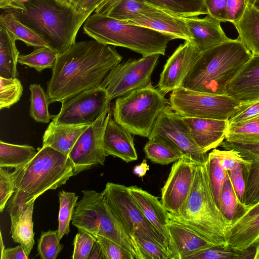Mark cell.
I'll return each instance as SVG.
<instances>
[{"label":"cell","instance_id":"cell-1","mask_svg":"<svg viewBox=\"0 0 259 259\" xmlns=\"http://www.w3.org/2000/svg\"><path fill=\"white\" fill-rule=\"evenodd\" d=\"M122 60L112 46L94 39L75 42L58 55L52 69L47 89L50 104L100 86Z\"/></svg>","mask_w":259,"mask_h":259},{"label":"cell","instance_id":"cell-2","mask_svg":"<svg viewBox=\"0 0 259 259\" xmlns=\"http://www.w3.org/2000/svg\"><path fill=\"white\" fill-rule=\"evenodd\" d=\"M17 168L15 191L7 204L11 226L28 204L47 191L65 184L74 176L68 156L50 146L38 149L29 162Z\"/></svg>","mask_w":259,"mask_h":259},{"label":"cell","instance_id":"cell-3","mask_svg":"<svg viewBox=\"0 0 259 259\" xmlns=\"http://www.w3.org/2000/svg\"><path fill=\"white\" fill-rule=\"evenodd\" d=\"M171 220L192 230L213 246L227 248L232 221L218 207L211 190L207 160L195 169L189 195Z\"/></svg>","mask_w":259,"mask_h":259},{"label":"cell","instance_id":"cell-4","mask_svg":"<svg viewBox=\"0 0 259 259\" xmlns=\"http://www.w3.org/2000/svg\"><path fill=\"white\" fill-rule=\"evenodd\" d=\"M252 56L237 37L200 53L181 87L196 92L226 95L228 85Z\"/></svg>","mask_w":259,"mask_h":259},{"label":"cell","instance_id":"cell-5","mask_svg":"<svg viewBox=\"0 0 259 259\" xmlns=\"http://www.w3.org/2000/svg\"><path fill=\"white\" fill-rule=\"evenodd\" d=\"M25 10H7L35 31L58 54L75 43L88 18L65 0H28Z\"/></svg>","mask_w":259,"mask_h":259},{"label":"cell","instance_id":"cell-6","mask_svg":"<svg viewBox=\"0 0 259 259\" xmlns=\"http://www.w3.org/2000/svg\"><path fill=\"white\" fill-rule=\"evenodd\" d=\"M83 29L86 34L99 42L126 48L144 57L164 55L168 43L176 39L169 34L96 13L87 19Z\"/></svg>","mask_w":259,"mask_h":259},{"label":"cell","instance_id":"cell-7","mask_svg":"<svg viewBox=\"0 0 259 259\" xmlns=\"http://www.w3.org/2000/svg\"><path fill=\"white\" fill-rule=\"evenodd\" d=\"M75 208L72 225L94 236L109 239L128 251L134 259H144L137 242L133 239L106 203L102 193L83 190Z\"/></svg>","mask_w":259,"mask_h":259},{"label":"cell","instance_id":"cell-8","mask_svg":"<svg viewBox=\"0 0 259 259\" xmlns=\"http://www.w3.org/2000/svg\"><path fill=\"white\" fill-rule=\"evenodd\" d=\"M169 105L164 94L151 85L117 98L113 118L131 134L148 138L160 113Z\"/></svg>","mask_w":259,"mask_h":259},{"label":"cell","instance_id":"cell-9","mask_svg":"<svg viewBox=\"0 0 259 259\" xmlns=\"http://www.w3.org/2000/svg\"><path fill=\"white\" fill-rule=\"evenodd\" d=\"M101 193L108 207L133 239L136 241V238H140L153 242L171 256L169 242L144 217L127 187L108 182Z\"/></svg>","mask_w":259,"mask_h":259},{"label":"cell","instance_id":"cell-10","mask_svg":"<svg viewBox=\"0 0 259 259\" xmlns=\"http://www.w3.org/2000/svg\"><path fill=\"white\" fill-rule=\"evenodd\" d=\"M169 104L183 117L228 120L240 103L227 95H213L182 87L172 91Z\"/></svg>","mask_w":259,"mask_h":259},{"label":"cell","instance_id":"cell-11","mask_svg":"<svg viewBox=\"0 0 259 259\" xmlns=\"http://www.w3.org/2000/svg\"><path fill=\"white\" fill-rule=\"evenodd\" d=\"M159 56L153 54L119 63L107 75L100 86L106 90L111 101L135 90L151 85L152 74Z\"/></svg>","mask_w":259,"mask_h":259},{"label":"cell","instance_id":"cell-12","mask_svg":"<svg viewBox=\"0 0 259 259\" xmlns=\"http://www.w3.org/2000/svg\"><path fill=\"white\" fill-rule=\"evenodd\" d=\"M111 114L110 108L101 114L80 135L71 149L68 157L73 165L74 176L104 164L107 155L104 136Z\"/></svg>","mask_w":259,"mask_h":259},{"label":"cell","instance_id":"cell-13","mask_svg":"<svg viewBox=\"0 0 259 259\" xmlns=\"http://www.w3.org/2000/svg\"><path fill=\"white\" fill-rule=\"evenodd\" d=\"M110 102L107 92L100 85L62 102L59 113L52 119L57 124H91L110 108Z\"/></svg>","mask_w":259,"mask_h":259},{"label":"cell","instance_id":"cell-14","mask_svg":"<svg viewBox=\"0 0 259 259\" xmlns=\"http://www.w3.org/2000/svg\"><path fill=\"white\" fill-rule=\"evenodd\" d=\"M154 136L169 142L184 156L197 163H204L207 160V153L202 151L195 143L183 116L174 111L170 105L160 113L149 137Z\"/></svg>","mask_w":259,"mask_h":259},{"label":"cell","instance_id":"cell-15","mask_svg":"<svg viewBox=\"0 0 259 259\" xmlns=\"http://www.w3.org/2000/svg\"><path fill=\"white\" fill-rule=\"evenodd\" d=\"M198 163L183 156L175 162L168 178L161 189V202L171 214H176L186 201L194 180Z\"/></svg>","mask_w":259,"mask_h":259},{"label":"cell","instance_id":"cell-16","mask_svg":"<svg viewBox=\"0 0 259 259\" xmlns=\"http://www.w3.org/2000/svg\"><path fill=\"white\" fill-rule=\"evenodd\" d=\"M200 53L189 40L180 45L164 66L158 83L159 90L166 94L181 87Z\"/></svg>","mask_w":259,"mask_h":259},{"label":"cell","instance_id":"cell-17","mask_svg":"<svg viewBox=\"0 0 259 259\" xmlns=\"http://www.w3.org/2000/svg\"><path fill=\"white\" fill-rule=\"evenodd\" d=\"M259 240V201L238 209L232 221L227 248L244 250Z\"/></svg>","mask_w":259,"mask_h":259},{"label":"cell","instance_id":"cell-18","mask_svg":"<svg viewBox=\"0 0 259 259\" xmlns=\"http://www.w3.org/2000/svg\"><path fill=\"white\" fill-rule=\"evenodd\" d=\"M220 146L225 150L234 149L250 163L243 165L245 183V192L243 206L244 209L259 201V144L243 145L224 141Z\"/></svg>","mask_w":259,"mask_h":259},{"label":"cell","instance_id":"cell-19","mask_svg":"<svg viewBox=\"0 0 259 259\" xmlns=\"http://www.w3.org/2000/svg\"><path fill=\"white\" fill-rule=\"evenodd\" d=\"M192 138L204 152L220 146L225 139L228 120L183 117Z\"/></svg>","mask_w":259,"mask_h":259},{"label":"cell","instance_id":"cell-20","mask_svg":"<svg viewBox=\"0 0 259 259\" xmlns=\"http://www.w3.org/2000/svg\"><path fill=\"white\" fill-rule=\"evenodd\" d=\"M240 104L259 101V56L253 55L228 86L226 94Z\"/></svg>","mask_w":259,"mask_h":259},{"label":"cell","instance_id":"cell-21","mask_svg":"<svg viewBox=\"0 0 259 259\" xmlns=\"http://www.w3.org/2000/svg\"><path fill=\"white\" fill-rule=\"evenodd\" d=\"M192 35V44L201 53L229 40L221 26V22L209 15L183 17Z\"/></svg>","mask_w":259,"mask_h":259},{"label":"cell","instance_id":"cell-22","mask_svg":"<svg viewBox=\"0 0 259 259\" xmlns=\"http://www.w3.org/2000/svg\"><path fill=\"white\" fill-rule=\"evenodd\" d=\"M123 22L169 34L176 39L190 41L192 40V35L183 17L160 9L154 12L137 15Z\"/></svg>","mask_w":259,"mask_h":259},{"label":"cell","instance_id":"cell-23","mask_svg":"<svg viewBox=\"0 0 259 259\" xmlns=\"http://www.w3.org/2000/svg\"><path fill=\"white\" fill-rule=\"evenodd\" d=\"M128 190L143 214L153 227L169 242V212L157 197L137 186L128 187Z\"/></svg>","mask_w":259,"mask_h":259},{"label":"cell","instance_id":"cell-24","mask_svg":"<svg viewBox=\"0 0 259 259\" xmlns=\"http://www.w3.org/2000/svg\"><path fill=\"white\" fill-rule=\"evenodd\" d=\"M168 230L172 259H191L213 246L192 230L171 220Z\"/></svg>","mask_w":259,"mask_h":259},{"label":"cell","instance_id":"cell-25","mask_svg":"<svg viewBox=\"0 0 259 259\" xmlns=\"http://www.w3.org/2000/svg\"><path fill=\"white\" fill-rule=\"evenodd\" d=\"M130 132L119 124L110 115L104 136L107 156L112 155L130 162L137 159L133 137Z\"/></svg>","mask_w":259,"mask_h":259},{"label":"cell","instance_id":"cell-26","mask_svg":"<svg viewBox=\"0 0 259 259\" xmlns=\"http://www.w3.org/2000/svg\"><path fill=\"white\" fill-rule=\"evenodd\" d=\"M91 124H63L52 121L42 137V146H50L68 156L80 135Z\"/></svg>","mask_w":259,"mask_h":259},{"label":"cell","instance_id":"cell-27","mask_svg":"<svg viewBox=\"0 0 259 259\" xmlns=\"http://www.w3.org/2000/svg\"><path fill=\"white\" fill-rule=\"evenodd\" d=\"M233 25L244 46L252 55L259 56V10L247 4L241 19Z\"/></svg>","mask_w":259,"mask_h":259},{"label":"cell","instance_id":"cell-28","mask_svg":"<svg viewBox=\"0 0 259 259\" xmlns=\"http://www.w3.org/2000/svg\"><path fill=\"white\" fill-rule=\"evenodd\" d=\"M16 38L0 24V76L15 78L18 76L17 65L20 52Z\"/></svg>","mask_w":259,"mask_h":259},{"label":"cell","instance_id":"cell-29","mask_svg":"<svg viewBox=\"0 0 259 259\" xmlns=\"http://www.w3.org/2000/svg\"><path fill=\"white\" fill-rule=\"evenodd\" d=\"M0 24L4 26L17 40L24 42L27 46L36 48L49 47L35 31L22 22L9 11H4L1 13Z\"/></svg>","mask_w":259,"mask_h":259},{"label":"cell","instance_id":"cell-30","mask_svg":"<svg viewBox=\"0 0 259 259\" xmlns=\"http://www.w3.org/2000/svg\"><path fill=\"white\" fill-rule=\"evenodd\" d=\"M34 201L27 205L10 229L12 239L23 247L28 256L35 243L32 221Z\"/></svg>","mask_w":259,"mask_h":259},{"label":"cell","instance_id":"cell-31","mask_svg":"<svg viewBox=\"0 0 259 259\" xmlns=\"http://www.w3.org/2000/svg\"><path fill=\"white\" fill-rule=\"evenodd\" d=\"M167 13L180 17L208 14L204 0H143Z\"/></svg>","mask_w":259,"mask_h":259},{"label":"cell","instance_id":"cell-32","mask_svg":"<svg viewBox=\"0 0 259 259\" xmlns=\"http://www.w3.org/2000/svg\"><path fill=\"white\" fill-rule=\"evenodd\" d=\"M148 139L144 151L146 157L154 163L168 164L184 156L169 142L160 137L154 136Z\"/></svg>","mask_w":259,"mask_h":259},{"label":"cell","instance_id":"cell-33","mask_svg":"<svg viewBox=\"0 0 259 259\" xmlns=\"http://www.w3.org/2000/svg\"><path fill=\"white\" fill-rule=\"evenodd\" d=\"M37 151L31 146L0 141V167L19 168L29 162Z\"/></svg>","mask_w":259,"mask_h":259},{"label":"cell","instance_id":"cell-34","mask_svg":"<svg viewBox=\"0 0 259 259\" xmlns=\"http://www.w3.org/2000/svg\"><path fill=\"white\" fill-rule=\"evenodd\" d=\"M225 139L243 145L259 144V115L239 123L228 124Z\"/></svg>","mask_w":259,"mask_h":259},{"label":"cell","instance_id":"cell-35","mask_svg":"<svg viewBox=\"0 0 259 259\" xmlns=\"http://www.w3.org/2000/svg\"><path fill=\"white\" fill-rule=\"evenodd\" d=\"M159 9L143 0H120L105 15L125 21L137 15L154 12Z\"/></svg>","mask_w":259,"mask_h":259},{"label":"cell","instance_id":"cell-36","mask_svg":"<svg viewBox=\"0 0 259 259\" xmlns=\"http://www.w3.org/2000/svg\"><path fill=\"white\" fill-rule=\"evenodd\" d=\"M78 196L74 192L62 190L59 193V211L58 215V237L60 241L64 235L70 232V223Z\"/></svg>","mask_w":259,"mask_h":259},{"label":"cell","instance_id":"cell-37","mask_svg":"<svg viewBox=\"0 0 259 259\" xmlns=\"http://www.w3.org/2000/svg\"><path fill=\"white\" fill-rule=\"evenodd\" d=\"M31 92L29 114L35 121L47 123L52 118L49 111L48 96L39 84L29 85Z\"/></svg>","mask_w":259,"mask_h":259},{"label":"cell","instance_id":"cell-38","mask_svg":"<svg viewBox=\"0 0 259 259\" xmlns=\"http://www.w3.org/2000/svg\"><path fill=\"white\" fill-rule=\"evenodd\" d=\"M58 53L48 47L36 48L31 53L19 55L18 62L33 68L40 72L46 68H51L54 65Z\"/></svg>","mask_w":259,"mask_h":259},{"label":"cell","instance_id":"cell-39","mask_svg":"<svg viewBox=\"0 0 259 259\" xmlns=\"http://www.w3.org/2000/svg\"><path fill=\"white\" fill-rule=\"evenodd\" d=\"M210 184L213 196L219 208L224 184L227 179V171L219 163L216 157L210 152L207 159Z\"/></svg>","mask_w":259,"mask_h":259},{"label":"cell","instance_id":"cell-40","mask_svg":"<svg viewBox=\"0 0 259 259\" xmlns=\"http://www.w3.org/2000/svg\"><path fill=\"white\" fill-rule=\"evenodd\" d=\"M244 250L213 246L193 256L191 259H245L253 258L255 247Z\"/></svg>","mask_w":259,"mask_h":259},{"label":"cell","instance_id":"cell-41","mask_svg":"<svg viewBox=\"0 0 259 259\" xmlns=\"http://www.w3.org/2000/svg\"><path fill=\"white\" fill-rule=\"evenodd\" d=\"M23 89L17 78L0 76V109L9 108L16 103L22 95Z\"/></svg>","mask_w":259,"mask_h":259},{"label":"cell","instance_id":"cell-42","mask_svg":"<svg viewBox=\"0 0 259 259\" xmlns=\"http://www.w3.org/2000/svg\"><path fill=\"white\" fill-rule=\"evenodd\" d=\"M58 230L42 231L38 240L37 251L41 259H56L63 248L58 237Z\"/></svg>","mask_w":259,"mask_h":259},{"label":"cell","instance_id":"cell-43","mask_svg":"<svg viewBox=\"0 0 259 259\" xmlns=\"http://www.w3.org/2000/svg\"><path fill=\"white\" fill-rule=\"evenodd\" d=\"M239 206V203L227 171V179L223 189L220 209L223 215L232 222Z\"/></svg>","mask_w":259,"mask_h":259},{"label":"cell","instance_id":"cell-44","mask_svg":"<svg viewBox=\"0 0 259 259\" xmlns=\"http://www.w3.org/2000/svg\"><path fill=\"white\" fill-rule=\"evenodd\" d=\"M17 168L10 172L6 167H0V211L2 212L16 189Z\"/></svg>","mask_w":259,"mask_h":259},{"label":"cell","instance_id":"cell-45","mask_svg":"<svg viewBox=\"0 0 259 259\" xmlns=\"http://www.w3.org/2000/svg\"><path fill=\"white\" fill-rule=\"evenodd\" d=\"M96 239L92 234L78 229L73 240L72 259H88Z\"/></svg>","mask_w":259,"mask_h":259},{"label":"cell","instance_id":"cell-46","mask_svg":"<svg viewBox=\"0 0 259 259\" xmlns=\"http://www.w3.org/2000/svg\"><path fill=\"white\" fill-rule=\"evenodd\" d=\"M211 152L226 171H230L239 165H245L250 163L234 149L220 150L215 148Z\"/></svg>","mask_w":259,"mask_h":259},{"label":"cell","instance_id":"cell-47","mask_svg":"<svg viewBox=\"0 0 259 259\" xmlns=\"http://www.w3.org/2000/svg\"><path fill=\"white\" fill-rule=\"evenodd\" d=\"M101 246L105 259H134L133 255L117 243L100 236H95Z\"/></svg>","mask_w":259,"mask_h":259},{"label":"cell","instance_id":"cell-48","mask_svg":"<svg viewBox=\"0 0 259 259\" xmlns=\"http://www.w3.org/2000/svg\"><path fill=\"white\" fill-rule=\"evenodd\" d=\"M136 240L144 259H172L162 247L140 238H136Z\"/></svg>","mask_w":259,"mask_h":259},{"label":"cell","instance_id":"cell-49","mask_svg":"<svg viewBox=\"0 0 259 259\" xmlns=\"http://www.w3.org/2000/svg\"><path fill=\"white\" fill-rule=\"evenodd\" d=\"M259 115V101L240 104L237 110L228 119V124H235L254 117Z\"/></svg>","mask_w":259,"mask_h":259},{"label":"cell","instance_id":"cell-50","mask_svg":"<svg viewBox=\"0 0 259 259\" xmlns=\"http://www.w3.org/2000/svg\"><path fill=\"white\" fill-rule=\"evenodd\" d=\"M231 182L238 199L239 206H243L245 192V183L243 174L242 165L228 171Z\"/></svg>","mask_w":259,"mask_h":259},{"label":"cell","instance_id":"cell-51","mask_svg":"<svg viewBox=\"0 0 259 259\" xmlns=\"http://www.w3.org/2000/svg\"><path fill=\"white\" fill-rule=\"evenodd\" d=\"M247 6L246 0H227V21L233 24L238 22L243 16Z\"/></svg>","mask_w":259,"mask_h":259},{"label":"cell","instance_id":"cell-52","mask_svg":"<svg viewBox=\"0 0 259 259\" xmlns=\"http://www.w3.org/2000/svg\"><path fill=\"white\" fill-rule=\"evenodd\" d=\"M208 14L219 20L227 22V0H204Z\"/></svg>","mask_w":259,"mask_h":259},{"label":"cell","instance_id":"cell-53","mask_svg":"<svg viewBox=\"0 0 259 259\" xmlns=\"http://www.w3.org/2000/svg\"><path fill=\"white\" fill-rule=\"evenodd\" d=\"M1 259H28L23 247L20 245L15 247L5 248L1 253Z\"/></svg>","mask_w":259,"mask_h":259},{"label":"cell","instance_id":"cell-54","mask_svg":"<svg viewBox=\"0 0 259 259\" xmlns=\"http://www.w3.org/2000/svg\"><path fill=\"white\" fill-rule=\"evenodd\" d=\"M105 0H81L76 7L77 10L89 17L97 7Z\"/></svg>","mask_w":259,"mask_h":259},{"label":"cell","instance_id":"cell-55","mask_svg":"<svg viewBox=\"0 0 259 259\" xmlns=\"http://www.w3.org/2000/svg\"><path fill=\"white\" fill-rule=\"evenodd\" d=\"M28 0H0V8L4 11L25 10V2Z\"/></svg>","mask_w":259,"mask_h":259},{"label":"cell","instance_id":"cell-56","mask_svg":"<svg viewBox=\"0 0 259 259\" xmlns=\"http://www.w3.org/2000/svg\"><path fill=\"white\" fill-rule=\"evenodd\" d=\"M120 0H105L95 10V13L106 15L107 13Z\"/></svg>","mask_w":259,"mask_h":259},{"label":"cell","instance_id":"cell-57","mask_svg":"<svg viewBox=\"0 0 259 259\" xmlns=\"http://www.w3.org/2000/svg\"><path fill=\"white\" fill-rule=\"evenodd\" d=\"M88 259H105L102 249L97 241L92 248Z\"/></svg>","mask_w":259,"mask_h":259},{"label":"cell","instance_id":"cell-58","mask_svg":"<svg viewBox=\"0 0 259 259\" xmlns=\"http://www.w3.org/2000/svg\"><path fill=\"white\" fill-rule=\"evenodd\" d=\"M149 169V166L147 163V160L144 159L140 164L137 165L134 167L133 172L138 177L142 178Z\"/></svg>","mask_w":259,"mask_h":259},{"label":"cell","instance_id":"cell-59","mask_svg":"<svg viewBox=\"0 0 259 259\" xmlns=\"http://www.w3.org/2000/svg\"><path fill=\"white\" fill-rule=\"evenodd\" d=\"M253 259H259V240L255 244V253Z\"/></svg>","mask_w":259,"mask_h":259},{"label":"cell","instance_id":"cell-60","mask_svg":"<svg viewBox=\"0 0 259 259\" xmlns=\"http://www.w3.org/2000/svg\"><path fill=\"white\" fill-rule=\"evenodd\" d=\"M68 3L71 4L75 7H76L78 3L80 2L81 0H65Z\"/></svg>","mask_w":259,"mask_h":259},{"label":"cell","instance_id":"cell-61","mask_svg":"<svg viewBox=\"0 0 259 259\" xmlns=\"http://www.w3.org/2000/svg\"><path fill=\"white\" fill-rule=\"evenodd\" d=\"M1 253H2L3 251L5 249V246L3 244L2 237V234H1Z\"/></svg>","mask_w":259,"mask_h":259},{"label":"cell","instance_id":"cell-62","mask_svg":"<svg viewBox=\"0 0 259 259\" xmlns=\"http://www.w3.org/2000/svg\"><path fill=\"white\" fill-rule=\"evenodd\" d=\"M253 6L258 10H259V0H256Z\"/></svg>","mask_w":259,"mask_h":259},{"label":"cell","instance_id":"cell-63","mask_svg":"<svg viewBox=\"0 0 259 259\" xmlns=\"http://www.w3.org/2000/svg\"><path fill=\"white\" fill-rule=\"evenodd\" d=\"M256 0H246L247 4L253 5Z\"/></svg>","mask_w":259,"mask_h":259}]
</instances>
